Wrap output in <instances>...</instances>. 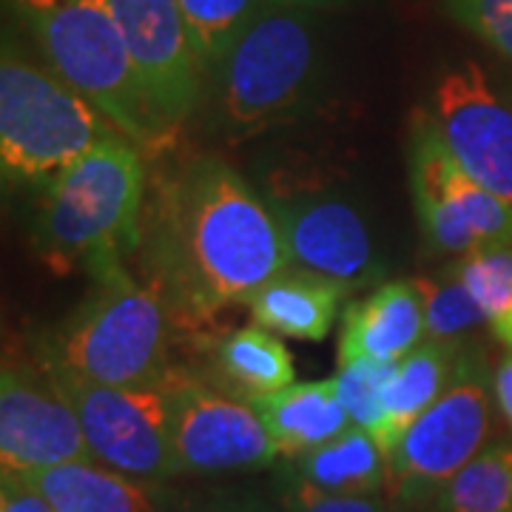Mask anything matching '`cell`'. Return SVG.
<instances>
[{
	"label": "cell",
	"instance_id": "obj_4",
	"mask_svg": "<svg viewBox=\"0 0 512 512\" xmlns=\"http://www.w3.org/2000/svg\"><path fill=\"white\" fill-rule=\"evenodd\" d=\"M52 72L86 94L143 151L168 140L154 123L106 0H15Z\"/></svg>",
	"mask_w": 512,
	"mask_h": 512
},
{
	"label": "cell",
	"instance_id": "obj_15",
	"mask_svg": "<svg viewBox=\"0 0 512 512\" xmlns=\"http://www.w3.org/2000/svg\"><path fill=\"white\" fill-rule=\"evenodd\" d=\"M427 339L424 302L416 279L384 282L365 299L350 302L339 328V365L356 359L402 362Z\"/></svg>",
	"mask_w": 512,
	"mask_h": 512
},
{
	"label": "cell",
	"instance_id": "obj_17",
	"mask_svg": "<svg viewBox=\"0 0 512 512\" xmlns=\"http://www.w3.org/2000/svg\"><path fill=\"white\" fill-rule=\"evenodd\" d=\"M251 404L265 421L276 453L285 458L305 456L353 424L333 376L322 382H293Z\"/></svg>",
	"mask_w": 512,
	"mask_h": 512
},
{
	"label": "cell",
	"instance_id": "obj_24",
	"mask_svg": "<svg viewBox=\"0 0 512 512\" xmlns=\"http://www.w3.org/2000/svg\"><path fill=\"white\" fill-rule=\"evenodd\" d=\"M456 271L487 316V328L512 350V245L464 256Z\"/></svg>",
	"mask_w": 512,
	"mask_h": 512
},
{
	"label": "cell",
	"instance_id": "obj_1",
	"mask_svg": "<svg viewBox=\"0 0 512 512\" xmlns=\"http://www.w3.org/2000/svg\"><path fill=\"white\" fill-rule=\"evenodd\" d=\"M148 285L177 328H197L291 268L274 208L217 157L183 168L143 228Z\"/></svg>",
	"mask_w": 512,
	"mask_h": 512
},
{
	"label": "cell",
	"instance_id": "obj_20",
	"mask_svg": "<svg viewBox=\"0 0 512 512\" xmlns=\"http://www.w3.org/2000/svg\"><path fill=\"white\" fill-rule=\"evenodd\" d=\"M214 367L222 390L245 402L271 396L296 382L291 350L262 325H248L228 333L214 350Z\"/></svg>",
	"mask_w": 512,
	"mask_h": 512
},
{
	"label": "cell",
	"instance_id": "obj_19",
	"mask_svg": "<svg viewBox=\"0 0 512 512\" xmlns=\"http://www.w3.org/2000/svg\"><path fill=\"white\" fill-rule=\"evenodd\" d=\"M464 345L467 342L424 339L413 353H407L402 362H396L390 384H387L382 436L376 439L384 458L402 441L407 427L444 393V387L456 373Z\"/></svg>",
	"mask_w": 512,
	"mask_h": 512
},
{
	"label": "cell",
	"instance_id": "obj_25",
	"mask_svg": "<svg viewBox=\"0 0 512 512\" xmlns=\"http://www.w3.org/2000/svg\"><path fill=\"white\" fill-rule=\"evenodd\" d=\"M205 69H214L271 0H177Z\"/></svg>",
	"mask_w": 512,
	"mask_h": 512
},
{
	"label": "cell",
	"instance_id": "obj_8",
	"mask_svg": "<svg viewBox=\"0 0 512 512\" xmlns=\"http://www.w3.org/2000/svg\"><path fill=\"white\" fill-rule=\"evenodd\" d=\"M410 188L424 239L464 259L512 245V202L473 180L453 160L430 111H416L407 137Z\"/></svg>",
	"mask_w": 512,
	"mask_h": 512
},
{
	"label": "cell",
	"instance_id": "obj_31",
	"mask_svg": "<svg viewBox=\"0 0 512 512\" xmlns=\"http://www.w3.org/2000/svg\"><path fill=\"white\" fill-rule=\"evenodd\" d=\"M228 512H288L276 498H259V495H225Z\"/></svg>",
	"mask_w": 512,
	"mask_h": 512
},
{
	"label": "cell",
	"instance_id": "obj_30",
	"mask_svg": "<svg viewBox=\"0 0 512 512\" xmlns=\"http://www.w3.org/2000/svg\"><path fill=\"white\" fill-rule=\"evenodd\" d=\"M493 393L501 416L512 427V350L493 370Z\"/></svg>",
	"mask_w": 512,
	"mask_h": 512
},
{
	"label": "cell",
	"instance_id": "obj_12",
	"mask_svg": "<svg viewBox=\"0 0 512 512\" xmlns=\"http://www.w3.org/2000/svg\"><path fill=\"white\" fill-rule=\"evenodd\" d=\"M69 461H94L83 424L55 379L43 370L6 365L0 376V467L26 476Z\"/></svg>",
	"mask_w": 512,
	"mask_h": 512
},
{
	"label": "cell",
	"instance_id": "obj_22",
	"mask_svg": "<svg viewBox=\"0 0 512 512\" xmlns=\"http://www.w3.org/2000/svg\"><path fill=\"white\" fill-rule=\"evenodd\" d=\"M439 512H512V444L484 447L439 495Z\"/></svg>",
	"mask_w": 512,
	"mask_h": 512
},
{
	"label": "cell",
	"instance_id": "obj_2",
	"mask_svg": "<svg viewBox=\"0 0 512 512\" xmlns=\"http://www.w3.org/2000/svg\"><path fill=\"white\" fill-rule=\"evenodd\" d=\"M146 163L143 148L111 134L86 157L43 185L35 245L55 268L89 274L120 262L143 237Z\"/></svg>",
	"mask_w": 512,
	"mask_h": 512
},
{
	"label": "cell",
	"instance_id": "obj_3",
	"mask_svg": "<svg viewBox=\"0 0 512 512\" xmlns=\"http://www.w3.org/2000/svg\"><path fill=\"white\" fill-rule=\"evenodd\" d=\"M92 291L49 336L43 365L100 384L165 379L171 313L160 291L120 262L92 271Z\"/></svg>",
	"mask_w": 512,
	"mask_h": 512
},
{
	"label": "cell",
	"instance_id": "obj_9",
	"mask_svg": "<svg viewBox=\"0 0 512 512\" xmlns=\"http://www.w3.org/2000/svg\"><path fill=\"white\" fill-rule=\"evenodd\" d=\"M46 373L72 402L97 464L148 484L174 476L168 441L174 370L148 384L89 382L55 367H46Z\"/></svg>",
	"mask_w": 512,
	"mask_h": 512
},
{
	"label": "cell",
	"instance_id": "obj_6",
	"mask_svg": "<svg viewBox=\"0 0 512 512\" xmlns=\"http://www.w3.org/2000/svg\"><path fill=\"white\" fill-rule=\"evenodd\" d=\"M316 35L305 12L268 6L211 69L214 111L225 131L248 137L288 120L316 80Z\"/></svg>",
	"mask_w": 512,
	"mask_h": 512
},
{
	"label": "cell",
	"instance_id": "obj_18",
	"mask_svg": "<svg viewBox=\"0 0 512 512\" xmlns=\"http://www.w3.org/2000/svg\"><path fill=\"white\" fill-rule=\"evenodd\" d=\"M23 478L55 512H163L154 484L123 476L97 461H69Z\"/></svg>",
	"mask_w": 512,
	"mask_h": 512
},
{
	"label": "cell",
	"instance_id": "obj_13",
	"mask_svg": "<svg viewBox=\"0 0 512 512\" xmlns=\"http://www.w3.org/2000/svg\"><path fill=\"white\" fill-rule=\"evenodd\" d=\"M293 268L325 276L345 291L379 276L373 237L362 211L339 194L291 191L268 197Z\"/></svg>",
	"mask_w": 512,
	"mask_h": 512
},
{
	"label": "cell",
	"instance_id": "obj_21",
	"mask_svg": "<svg viewBox=\"0 0 512 512\" xmlns=\"http://www.w3.org/2000/svg\"><path fill=\"white\" fill-rule=\"evenodd\" d=\"M296 473L328 493H379L387 481V458L379 441L367 430L350 424L345 433L296 458Z\"/></svg>",
	"mask_w": 512,
	"mask_h": 512
},
{
	"label": "cell",
	"instance_id": "obj_28",
	"mask_svg": "<svg viewBox=\"0 0 512 512\" xmlns=\"http://www.w3.org/2000/svg\"><path fill=\"white\" fill-rule=\"evenodd\" d=\"M450 15L512 60V0H447Z\"/></svg>",
	"mask_w": 512,
	"mask_h": 512
},
{
	"label": "cell",
	"instance_id": "obj_32",
	"mask_svg": "<svg viewBox=\"0 0 512 512\" xmlns=\"http://www.w3.org/2000/svg\"><path fill=\"white\" fill-rule=\"evenodd\" d=\"M345 0H271V6H288V9H299V12H308V9H330V6H339Z\"/></svg>",
	"mask_w": 512,
	"mask_h": 512
},
{
	"label": "cell",
	"instance_id": "obj_14",
	"mask_svg": "<svg viewBox=\"0 0 512 512\" xmlns=\"http://www.w3.org/2000/svg\"><path fill=\"white\" fill-rule=\"evenodd\" d=\"M430 117L447 151L473 180L512 202V109L476 63L441 74Z\"/></svg>",
	"mask_w": 512,
	"mask_h": 512
},
{
	"label": "cell",
	"instance_id": "obj_5",
	"mask_svg": "<svg viewBox=\"0 0 512 512\" xmlns=\"http://www.w3.org/2000/svg\"><path fill=\"white\" fill-rule=\"evenodd\" d=\"M111 134L123 131L60 74L3 52L0 165L6 180L49 185Z\"/></svg>",
	"mask_w": 512,
	"mask_h": 512
},
{
	"label": "cell",
	"instance_id": "obj_11",
	"mask_svg": "<svg viewBox=\"0 0 512 512\" xmlns=\"http://www.w3.org/2000/svg\"><path fill=\"white\" fill-rule=\"evenodd\" d=\"M117 20L140 89L165 140L200 103L202 66L177 0H106Z\"/></svg>",
	"mask_w": 512,
	"mask_h": 512
},
{
	"label": "cell",
	"instance_id": "obj_23",
	"mask_svg": "<svg viewBox=\"0 0 512 512\" xmlns=\"http://www.w3.org/2000/svg\"><path fill=\"white\" fill-rule=\"evenodd\" d=\"M424 302L427 339L436 342H467L476 330L487 328V316L470 288L461 282L456 265L436 276L416 279Z\"/></svg>",
	"mask_w": 512,
	"mask_h": 512
},
{
	"label": "cell",
	"instance_id": "obj_16",
	"mask_svg": "<svg viewBox=\"0 0 512 512\" xmlns=\"http://www.w3.org/2000/svg\"><path fill=\"white\" fill-rule=\"evenodd\" d=\"M345 288L311 271L288 268L256 288L245 308L254 325L299 342H325L339 316Z\"/></svg>",
	"mask_w": 512,
	"mask_h": 512
},
{
	"label": "cell",
	"instance_id": "obj_26",
	"mask_svg": "<svg viewBox=\"0 0 512 512\" xmlns=\"http://www.w3.org/2000/svg\"><path fill=\"white\" fill-rule=\"evenodd\" d=\"M396 362H373V359H356L336 370V390L348 410L350 421L367 430L373 439L382 436L384 427V402H387V384L393 376Z\"/></svg>",
	"mask_w": 512,
	"mask_h": 512
},
{
	"label": "cell",
	"instance_id": "obj_29",
	"mask_svg": "<svg viewBox=\"0 0 512 512\" xmlns=\"http://www.w3.org/2000/svg\"><path fill=\"white\" fill-rule=\"evenodd\" d=\"M0 512H55L23 476H3Z\"/></svg>",
	"mask_w": 512,
	"mask_h": 512
},
{
	"label": "cell",
	"instance_id": "obj_27",
	"mask_svg": "<svg viewBox=\"0 0 512 512\" xmlns=\"http://www.w3.org/2000/svg\"><path fill=\"white\" fill-rule=\"evenodd\" d=\"M279 501L288 512H387L384 501L376 493H328L305 476H299L296 467L279 481Z\"/></svg>",
	"mask_w": 512,
	"mask_h": 512
},
{
	"label": "cell",
	"instance_id": "obj_7",
	"mask_svg": "<svg viewBox=\"0 0 512 512\" xmlns=\"http://www.w3.org/2000/svg\"><path fill=\"white\" fill-rule=\"evenodd\" d=\"M493 373L484 350L467 342L436 402L407 427L387 456V490L407 504L436 495L484 450L493 433Z\"/></svg>",
	"mask_w": 512,
	"mask_h": 512
},
{
	"label": "cell",
	"instance_id": "obj_10",
	"mask_svg": "<svg viewBox=\"0 0 512 512\" xmlns=\"http://www.w3.org/2000/svg\"><path fill=\"white\" fill-rule=\"evenodd\" d=\"M168 441L174 476L256 470L279 456L254 404L183 373H171Z\"/></svg>",
	"mask_w": 512,
	"mask_h": 512
}]
</instances>
